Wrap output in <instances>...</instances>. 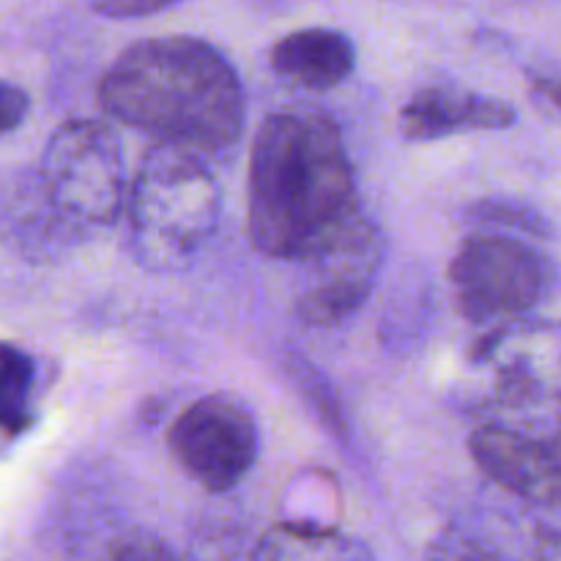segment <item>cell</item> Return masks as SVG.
I'll return each instance as SVG.
<instances>
[{
    "label": "cell",
    "mask_w": 561,
    "mask_h": 561,
    "mask_svg": "<svg viewBox=\"0 0 561 561\" xmlns=\"http://www.w3.org/2000/svg\"><path fill=\"white\" fill-rule=\"evenodd\" d=\"M365 225L337 124L318 110L266 115L250 153L252 247L274 261H316Z\"/></svg>",
    "instance_id": "1"
},
{
    "label": "cell",
    "mask_w": 561,
    "mask_h": 561,
    "mask_svg": "<svg viewBox=\"0 0 561 561\" xmlns=\"http://www.w3.org/2000/svg\"><path fill=\"white\" fill-rule=\"evenodd\" d=\"M474 463L504 491L529 502L557 504L561 463L557 438H540L502 425L477 427L469 438Z\"/></svg>",
    "instance_id": "7"
},
{
    "label": "cell",
    "mask_w": 561,
    "mask_h": 561,
    "mask_svg": "<svg viewBox=\"0 0 561 561\" xmlns=\"http://www.w3.org/2000/svg\"><path fill=\"white\" fill-rule=\"evenodd\" d=\"M551 274L542 252L507 233L469 236L449 263L455 307L471 323L507 321L535 310Z\"/></svg>",
    "instance_id": "5"
},
{
    "label": "cell",
    "mask_w": 561,
    "mask_h": 561,
    "mask_svg": "<svg viewBox=\"0 0 561 561\" xmlns=\"http://www.w3.org/2000/svg\"><path fill=\"white\" fill-rule=\"evenodd\" d=\"M33 387H36V362L16 345L0 343V427L9 433H22L31 425Z\"/></svg>",
    "instance_id": "11"
},
{
    "label": "cell",
    "mask_w": 561,
    "mask_h": 561,
    "mask_svg": "<svg viewBox=\"0 0 561 561\" xmlns=\"http://www.w3.org/2000/svg\"><path fill=\"white\" fill-rule=\"evenodd\" d=\"M513 104L455 85L416 91L398 115V129L411 142H433L466 131H496L515 126Z\"/></svg>",
    "instance_id": "9"
},
{
    "label": "cell",
    "mask_w": 561,
    "mask_h": 561,
    "mask_svg": "<svg viewBox=\"0 0 561 561\" xmlns=\"http://www.w3.org/2000/svg\"><path fill=\"white\" fill-rule=\"evenodd\" d=\"M268 64L285 80L310 91H332L343 85L356 66V49L345 33L332 27H307L279 38Z\"/></svg>",
    "instance_id": "10"
},
{
    "label": "cell",
    "mask_w": 561,
    "mask_h": 561,
    "mask_svg": "<svg viewBox=\"0 0 561 561\" xmlns=\"http://www.w3.org/2000/svg\"><path fill=\"white\" fill-rule=\"evenodd\" d=\"M173 551H170L164 542H159L157 537L148 535H135L126 537V540H118L113 548H110V559H170Z\"/></svg>",
    "instance_id": "14"
},
{
    "label": "cell",
    "mask_w": 561,
    "mask_h": 561,
    "mask_svg": "<svg viewBox=\"0 0 561 561\" xmlns=\"http://www.w3.org/2000/svg\"><path fill=\"white\" fill-rule=\"evenodd\" d=\"M99 107L157 142L211 157L241 140L244 88L230 60L195 36H157L126 47L102 75Z\"/></svg>",
    "instance_id": "2"
},
{
    "label": "cell",
    "mask_w": 561,
    "mask_h": 561,
    "mask_svg": "<svg viewBox=\"0 0 561 561\" xmlns=\"http://www.w3.org/2000/svg\"><path fill=\"white\" fill-rule=\"evenodd\" d=\"M181 0H93L91 9L107 20H140L173 9Z\"/></svg>",
    "instance_id": "12"
},
{
    "label": "cell",
    "mask_w": 561,
    "mask_h": 561,
    "mask_svg": "<svg viewBox=\"0 0 561 561\" xmlns=\"http://www.w3.org/2000/svg\"><path fill=\"white\" fill-rule=\"evenodd\" d=\"M38 184L53 211L69 222L85 228L118 222L129 186L124 146L113 126L91 118L66 121L44 146Z\"/></svg>",
    "instance_id": "4"
},
{
    "label": "cell",
    "mask_w": 561,
    "mask_h": 561,
    "mask_svg": "<svg viewBox=\"0 0 561 561\" xmlns=\"http://www.w3.org/2000/svg\"><path fill=\"white\" fill-rule=\"evenodd\" d=\"M31 113V96L14 82L0 80V137L14 131Z\"/></svg>",
    "instance_id": "13"
},
{
    "label": "cell",
    "mask_w": 561,
    "mask_h": 561,
    "mask_svg": "<svg viewBox=\"0 0 561 561\" xmlns=\"http://www.w3.org/2000/svg\"><path fill=\"white\" fill-rule=\"evenodd\" d=\"M129 247L148 272L184 268L219 225L222 192L206 157L157 142L126 192Z\"/></svg>",
    "instance_id": "3"
},
{
    "label": "cell",
    "mask_w": 561,
    "mask_h": 561,
    "mask_svg": "<svg viewBox=\"0 0 561 561\" xmlns=\"http://www.w3.org/2000/svg\"><path fill=\"white\" fill-rule=\"evenodd\" d=\"M316 263H321V277L299 296L296 312L310 327H337L370 296L378 266L376 230L367 222L354 239L316 257Z\"/></svg>",
    "instance_id": "8"
},
{
    "label": "cell",
    "mask_w": 561,
    "mask_h": 561,
    "mask_svg": "<svg viewBox=\"0 0 561 561\" xmlns=\"http://www.w3.org/2000/svg\"><path fill=\"white\" fill-rule=\"evenodd\" d=\"M168 447L197 485L222 493L255 469L261 433L241 400L206 394L175 416L168 431Z\"/></svg>",
    "instance_id": "6"
}]
</instances>
